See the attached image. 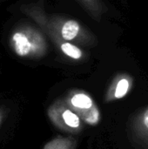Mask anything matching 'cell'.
Returning <instances> with one entry per match:
<instances>
[{
  "mask_svg": "<svg viewBox=\"0 0 148 149\" xmlns=\"http://www.w3.org/2000/svg\"><path fill=\"white\" fill-rule=\"evenodd\" d=\"M8 45L12 53L21 58L38 57L44 48L40 35L24 24L13 26L8 35Z\"/></svg>",
  "mask_w": 148,
  "mask_h": 149,
  "instance_id": "cell-1",
  "label": "cell"
},
{
  "mask_svg": "<svg viewBox=\"0 0 148 149\" xmlns=\"http://www.w3.org/2000/svg\"><path fill=\"white\" fill-rule=\"evenodd\" d=\"M72 106L77 110H89L93 107V101L85 93H76L71 99Z\"/></svg>",
  "mask_w": 148,
  "mask_h": 149,
  "instance_id": "cell-2",
  "label": "cell"
},
{
  "mask_svg": "<svg viewBox=\"0 0 148 149\" xmlns=\"http://www.w3.org/2000/svg\"><path fill=\"white\" fill-rule=\"evenodd\" d=\"M79 31V24L76 21L69 20L64 24L61 30V34L65 40H72L78 35Z\"/></svg>",
  "mask_w": 148,
  "mask_h": 149,
  "instance_id": "cell-3",
  "label": "cell"
},
{
  "mask_svg": "<svg viewBox=\"0 0 148 149\" xmlns=\"http://www.w3.org/2000/svg\"><path fill=\"white\" fill-rule=\"evenodd\" d=\"M61 118L64 123L72 128H78L80 126V119L79 117L69 109H65L61 113Z\"/></svg>",
  "mask_w": 148,
  "mask_h": 149,
  "instance_id": "cell-4",
  "label": "cell"
},
{
  "mask_svg": "<svg viewBox=\"0 0 148 149\" xmlns=\"http://www.w3.org/2000/svg\"><path fill=\"white\" fill-rule=\"evenodd\" d=\"M61 50L62 52L66 54L67 56L74 58V59H79L82 56V52L79 48L77 46L70 44V43H64L61 45Z\"/></svg>",
  "mask_w": 148,
  "mask_h": 149,
  "instance_id": "cell-5",
  "label": "cell"
},
{
  "mask_svg": "<svg viewBox=\"0 0 148 149\" xmlns=\"http://www.w3.org/2000/svg\"><path fill=\"white\" fill-rule=\"evenodd\" d=\"M129 89V82L127 79H123L119 81L116 89H115V98L116 99H121L124 96H126V94L127 93Z\"/></svg>",
  "mask_w": 148,
  "mask_h": 149,
  "instance_id": "cell-6",
  "label": "cell"
},
{
  "mask_svg": "<svg viewBox=\"0 0 148 149\" xmlns=\"http://www.w3.org/2000/svg\"><path fill=\"white\" fill-rule=\"evenodd\" d=\"M9 112H10L9 108H7L6 107H3V106H0V127L3 124V120H5V118L7 117Z\"/></svg>",
  "mask_w": 148,
  "mask_h": 149,
  "instance_id": "cell-7",
  "label": "cell"
},
{
  "mask_svg": "<svg viewBox=\"0 0 148 149\" xmlns=\"http://www.w3.org/2000/svg\"><path fill=\"white\" fill-rule=\"evenodd\" d=\"M143 124H144L145 127L148 130V109L146 110V112L144 113V115H143Z\"/></svg>",
  "mask_w": 148,
  "mask_h": 149,
  "instance_id": "cell-8",
  "label": "cell"
}]
</instances>
